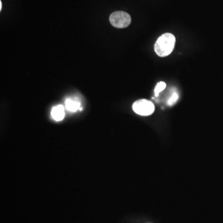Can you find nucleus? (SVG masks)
<instances>
[{"label":"nucleus","instance_id":"f257e3e1","mask_svg":"<svg viewBox=\"0 0 223 223\" xmlns=\"http://www.w3.org/2000/svg\"><path fill=\"white\" fill-rule=\"evenodd\" d=\"M176 43V37L173 34L166 33L157 40L154 45L156 54L161 57L169 55L173 51Z\"/></svg>","mask_w":223,"mask_h":223},{"label":"nucleus","instance_id":"f03ea898","mask_svg":"<svg viewBox=\"0 0 223 223\" xmlns=\"http://www.w3.org/2000/svg\"><path fill=\"white\" fill-rule=\"evenodd\" d=\"M131 19L128 13L123 11H116L110 16V22L113 27L117 28H125L130 24Z\"/></svg>","mask_w":223,"mask_h":223},{"label":"nucleus","instance_id":"7ed1b4c3","mask_svg":"<svg viewBox=\"0 0 223 223\" xmlns=\"http://www.w3.org/2000/svg\"><path fill=\"white\" fill-rule=\"evenodd\" d=\"M133 110L135 113L142 116H148L151 115L154 111V105L153 103L146 99H140L134 102Z\"/></svg>","mask_w":223,"mask_h":223},{"label":"nucleus","instance_id":"20e7f679","mask_svg":"<svg viewBox=\"0 0 223 223\" xmlns=\"http://www.w3.org/2000/svg\"><path fill=\"white\" fill-rule=\"evenodd\" d=\"M52 117L56 121H61L64 117V109L62 105H58L53 108L52 112Z\"/></svg>","mask_w":223,"mask_h":223},{"label":"nucleus","instance_id":"39448f33","mask_svg":"<svg viewBox=\"0 0 223 223\" xmlns=\"http://www.w3.org/2000/svg\"><path fill=\"white\" fill-rule=\"evenodd\" d=\"M66 107H67V110L70 112H76L80 107V102L73 100L72 99H68L66 100L65 102Z\"/></svg>","mask_w":223,"mask_h":223},{"label":"nucleus","instance_id":"423d86ee","mask_svg":"<svg viewBox=\"0 0 223 223\" xmlns=\"http://www.w3.org/2000/svg\"><path fill=\"white\" fill-rule=\"evenodd\" d=\"M166 84L164 82L161 81V82H158L154 89V93H155V95H156V97H158L159 95V92L162 91L164 89L166 88Z\"/></svg>","mask_w":223,"mask_h":223},{"label":"nucleus","instance_id":"0eeeda50","mask_svg":"<svg viewBox=\"0 0 223 223\" xmlns=\"http://www.w3.org/2000/svg\"><path fill=\"white\" fill-rule=\"evenodd\" d=\"M178 94L176 93V92L173 93L171 97L169 99V100H168V105H173V104H174L177 102V100H178Z\"/></svg>","mask_w":223,"mask_h":223},{"label":"nucleus","instance_id":"6e6552de","mask_svg":"<svg viewBox=\"0 0 223 223\" xmlns=\"http://www.w3.org/2000/svg\"><path fill=\"white\" fill-rule=\"evenodd\" d=\"M1 9H2V2L0 1V10H1Z\"/></svg>","mask_w":223,"mask_h":223}]
</instances>
